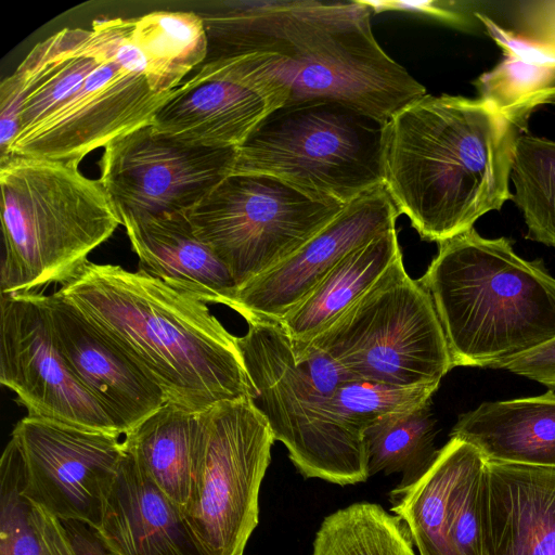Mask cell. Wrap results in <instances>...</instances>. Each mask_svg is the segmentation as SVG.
Segmentation results:
<instances>
[{
    "label": "cell",
    "mask_w": 555,
    "mask_h": 555,
    "mask_svg": "<svg viewBox=\"0 0 555 555\" xmlns=\"http://www.w3.org/2000/svg\"><path fill=\"white\" fill-rule=\"evenodd\" d=\"M363 0L221 2L203 17L215 55L236 54L289 91L285 104L337 101L388 121L426 95L374 37Z\"/></svg>",
    "instance_id": "1"
},
{
    "label": "cell",
    "mask_w": 555,
    "mask_h": 555,
    "mask_svg": "<svg viewBox=\"0 0 555 555\" xmlns=\"http://www.w3.org/2000/svg\"><path fill=\"white\" fill-rule=\"evenodd\" d=\"M55 293L137 363L167 403L201 412L254 397L237 337L195 295L139 269L89 260Z\"/></svg>",
    "instance_id": "2"
},
{
    "label": "cell",
    "mask_w": 555,
    "mask_h": 555,
    "mask_svg": "<svg viewBox=\"0 0 555 555\" xmlns=\"http://www.w3.org/2000/svg\"><path fill=\"white\" fill-rule=\"evenodd\" d=\"M518 129L481 99L426 94L388 121L385 186L423 240L463 233L511 199Z\"/></svg>",
    "instance_id": "3"
},
{
    "label": "cell",
    "mask_w": 555,
    "mask_h": 555,
    "mask_svg": "<svg viewBox=\"0 0 555 555\" xmlns=\"http://www.w3.org/2000/svg\"><path fill=\"white\" fill-rule=\"evenodd\" d=\"M429 294L453 369H502L555 339V278L513 241L474 228L438 243L418 280Z\"/></svg>",
    "instance_id": "4"
},
{
    "label": "cell",
    "mask_w": 555,
    "mask_h": 555,
    "mask_svg": "<svg viewBox=\"0 0 555 555\" xmlns=\"http://www.w3.org/2000/svg\"><path fill=\"white\" fill-rule=\"evenodd\" d=\"M79 164L24 156L0 160V294L66 284L121 224L100 180L82 175Z\"/></svg>",
    "instance_id": "5"
},
{
    "label": "cell",
    "mask_w": 555,
    "mask_h": 555,
    "mask_svg": "<svg viewBox=\"0 0 555 555\" xmlns=\"http://www.w3.org/2000/svg\"><path fill=\"white\" fill-rule=\"evenodd\" d=\"M386 127L337 101L284 104L237 149L233 173L271 176L347 205L385 185Z\"/></svg>",
    "instance_id": "6"
},
{
    "label": "cell",
    "mask_w": 555,
    "mask_h": 555,
    "mask_svg": "<svg viewBox=\"0 0 555 555\" xmlns=\"http://www.w3.org/2000/svg\"><path fill=\"white\" fill-rule=\"evenodd\" d=\"M308 345L327 353L354 380L440 385L453 369L433 300L406 273L402 257Z\"/></svg>",
    "instance_id": "7"
},
{
    "label": "cell",
    "mask_w": 555,
    "mask_h": 555,
    "mask_svg": "<svg viewBox=\"0 0 555 555\" xmlns=\"http://www.w3.org/2000/svg\"><path fill=\"white\" fill-rule=\"evenodd\" d=\"M237 345L254 387L253 401L300 475L338 486L366 481L363 437L332 411L298 367L280 325L248 321Z\"/></svg>",
    "instance_id": "8"
},
{
    "label": "cell",
    "mask_w": 555,
    "mask_h": 555,
    "mask_svg": "<svg viewBox=\"0 0 555 555\" xmlns=\"http://www.w3.org/2000/svg\"><path fill=\"white\" fill-rule=\"evenodd\" d=\"M345 206L271 176L232 173L186 216L240 288L293 255Z\"/></svg>",
    "instance_id": "9"
},
{
    "label": "cell",
    "mask_w": 555,
    "mask_h": 555,
    "mask_svg": "<svg viewBox=\"0 0 555 555\" xmlns=\"http://www.w3.org/2000/svg\"><path fill=\"white\" fill-rule=\"evenodd\" d=\"M199 416L197 476L184 515L207 555H244L274 436L253 398L219 402Z\"/></svg>",
    "instance_id": "10"
},
{
    "label": "cell",
    "mask_w": 555,
    "mask_h": 555,
    "mask_svg": "<svg viewBox=\"0 0 555 555\" xmlns=\"http://www.w3.org/2000/svg\"><path fill=\"white\" fill-rule=\"evenodd\" d=\"M236 154L182 142L150 124L104 147L99 180L119 216L188 214L233 173Z\"/></svg>",
    "instance_id": "11"
},
{
    "label": "cell",
    "mask_w": 555,
    "mask_h": 555,
    "mask_svg": "<svg viewBox=\"0 0 555 555\" xmlns=\"http://www.w3.org/2000/svg\"><path fill=\"white\" fill-rule=\"evenodd\" d=\"M11 437L24 462L25 496L62 521L95 529L124 455V436L27 415Z\"/></svg>",
    "instance_id": "12"
},
{
    "label": "cell",
    "mask_w": 555,
    "mask_h": 555,
    "mask_svg": "<svg viewBox=\"0 0 555 555\" xmlns=\"http://www.w3.org/2000/svg\"><path fill=\"white\" fill-rule=\"evenodd\" d=\"M0 383L29 416L120 435L59 350L42 293L0 294Z\"/></svg>",
    "instance_id": "13"
},
{
    "label": "cell",
    "mask_w": 555,
    "mask_h": 555,
    "mask_svg": "<svg viewBox=\"0 0 555 555\" xmlns=\"http://www.w3.org/2000/svg\"><path fill=\"white\" fill-rule=\"evenodd\" d=\"M172 91L158 94L144 75L99 61L79 91L44 118L21 129L0 160L24 156L81 162L92 151L152 124Z\"/></svg>",
    "instance_id": "14"
},
{
    "label": "cell",
    "mask_w": 555,
    "mask_h": 555,
    "mask_svg": "<svg viewBox=\"0 0 555 555\" xmlns=\"http://www.w3.org/2000/svg\"><path fill=\"white\" fill-rule=\"evenodd\" d=\"M288 99L289 91L282 83L249 66L242 56L215 55L173 89L151 125L185 143L238 149Z\"/></svg>",
    "instance_id": "15"
},
{
    "label": "cell",
    "mask_w": 555,
    "mask_h": 555,
    "mask_svg": "<svg viewBox=\"0 0 555 555\" xmlns=\"http://www.w3.org/2000/svg\"><path fill=\"white\" fill-rule=\"evenodd\" d=\"M399 212L382 185L351 203L281 263L236 289L229 308L248 321L278 323L351 251L396 229Z\"/></svg>",
    "instance_id": "16"
},
{
    "label": "cell",
    "mask_w": 555,
    "mask_h": 555,
    "mask_svg": "<svg viewBox=\"0 0 555 555\" xmlns=\"http://www.w3.org/2000/svg\"><path fill=\"white\" fill-rule=\"evenodd\" d=\"M486 460L451 437L417 480L389 492L420 555H482L480 485Z\"/></svg>",
    "instance_id": "17"
},
{
    "label": "cell",
    "mask_w": 555,
    "mask_h": 555,
    "mask_svg": "<svg viewBox=\"0 0 555 555\" xmlns=\"http://www.w3.org/2000/svg\"><path fill=\"white\" fill-rule=\"evenodd\" d=\"M51 330L69 370L125 436L167 400L162 389L104 333L56 293L42 294Z\"/></svg>",
    "instance_id": "18"
},
{
    "label": "cell",
    "mask_w": 555,
    "mask_h": 555,
    "mask_svg": "<svg viewBox=\"0 0 555 555\" xmlns=\"http://www.w3.org/2000/svg\"><path fill=\"white\" fill-rule=\"evenodd\" d=\"M482 555H555V467L487 462Z\"/></svg>",
    "instance_id": "19"
},
{
    "label": "cell",
    "mask_w": 555,
    "mask_h": 555,
    "mask_svg": "<svg viewBox=\"0 0 555 555\" xmlns=\"http://www.w3.org/2000/svg\"><path fill=\"white\" fill-rule=\"evenodd\" d=\"M93 530L111 555H207L183 509L160 490L125 444Z\"/></svg>",
    "instance_id": "20"
},
{
    "label": "cell",
    "mask_w": 555,
    "mask_h": 555,
    "mask_svg": "<svg viewBox=\"0 0 555 555\" xmlns=\"http://www.w3.org/2000/svg\"><path fill=\"white\" fill-rule=\"evenodd\" d=\"M139 270L206 304L230 307L237 286L216 254L194 233L186 214L160 217L120 215Z\"/></svg>",
    "instance_id": "21"
},
{
    "label": "cell",
    "mask_w": 555,
    "mask_h": 555,
    "mask_svg": "<svg viewBox=\"0 0 555 555\" xmlns=\"http://www.w3.org/2000/svg\"><path fill=\"white\" fill-rule=\"evenodd\" d=\"M450 437L470 443L487 462L555 467V390L483 402L459 416Z\"/></svg>",
    "instance_id": "22"
},
{
    "label": "cell",
    "mask_w": 555,
    "mask_h": 555,
    "mask_svg": "<svg viewBox=\"0 0 555 555\" xmlns=\"http://www.w3.org/2000/svg\"><path fill=\"white\" fill-rule=\"evenodd\" d=\"M402 257L397 230H389L347 255L278 324L292 349L308 345L361 298Z\"/></svg>",
    "instance_id": "23"
},
{
    "label": "cell",
    "mask_w": 555,
    "mask_h": 555,
    "mask_svg": "<svg viewBox=\"0 0 555 555\" xmlns=\"http://www.w3.org/2000/svg\"><path fill=\"white\" fill-rule=\"evenodd\" d=\"M122 439L126 449L184 513L197 476L202 440L199 412L166 403Z\"/></svg>",
    "instance_id": "24"
},
{
    "label": "cell",
    "mask_w": 555,
    "mask_h": 555,
    "mask_svg": "<svg viewBox=\"0 0 555 555\" xmlns=\"http://www.w3.org/2000/svg\"><path fill=\"white\" fill-rule=\"evenodd\" d=\"M503 59L473 81L479 99L524 132L542 93L555 87V57L481 12H474Z\"/></svg>",
    "instance_id": "25"
},
{
    "label": "cell",
    "mask_w": 555,
    "mask_h": 555,
    "mask_svg": "<svg viewBox=\"0 0 555 555\" xmlns=\"http://www.w3.org/2000/svg\"><path fill=\"white\" fill-rule=\"evenodd\" d=\"M130 36L143 54L151 89L167 93L209 52L203 17L194 12L154 11L130 18Z\"/></svg>",
    "instance_id": "26"
},
{
    "label": "cell",
    "mask_w": 555,
    "mask_h": 555,
    "mask_svg": "<svg viewBox=\"0 0 555 555\" xmlns=\"http://www.w3.org/2000/svg\"><path fill=\"white\" fill-rule=\"evenodd\" d=\"M98 63L74 51L70 28L37 43L12 74L22 87L21 129L44 118L77 93Z\"/></svg>",
    "instance_id": "27"
},
{
    "label": "cell",
    "mask_w": 555,
    "mask_h": 555,
    "mask_svg": "<svg viewBox=\"0 0 555 555\" xmlns=\"http://www.w3.org/2000/svg\"><path fill=\"white\" fill-rule=\"evenodd\" d=\"M435 437L431 400L377 420L363 430L369 476L400 473L401 487L417 480L438 456Z\"/></svg>",
    "instance_id": "28"
},
{
    "label": "cell",
    "mask_w": 555,
    "mask_h": 555,
    "mask_svg": "<svg viewBox=\"0 0 555 555\" xmlns=\"http://www.w3.org/2000/svg\"><path fill=\"white\" fill-rule=\"evenodd\" d=\"M405 522L382 505L358 502L326 516L311 555H416Z\"/></svg>",
    "instance_id": "29"
},
{
    "label": "cell",
    "mask_w": 555,
    "mask_h": 555,
    "mask_svg": "<svg viewBox=\"0 0 555 555\" xmlns=\"http://www.w3.org/2000/svg\"><path fill=\"white\" fill-rule=\"evenodd\" d=\"M511 182V201L525 220L526 238L555 248V141L519 133Z\"/></svg>",
    "instance_id": "30"
},
{
    "label": "cell",
    "mask_w": 555,
    "mask_h": 555,
    "mask_svg": "<svg viewBox=\"0 0 555 555\" xmlns=\"http://www.w3.org/2000/svg\"><path fill=\"white\" fill-rule=\"evenodd\" d=\"M438 387V384L398 386L356 379L335 391L330 406L347 427L363 437V430L377 420L431 400Z\"/></svg>",
    "instance_id": "31"
},
{
    "label": "cell",
    "mask_w": 555,
    "mask_h": 555,
    "mask_svg": "<svg viewBox=\"0 0 555 555\" xmlns=\"http://www.w3.org/2000/svg\"><path fill=\"white\" fill-rule=\"evenodd\" d=\"M0 555H42L33 504L25 496L23 457L12 437L0 460Z\"/></svg>",
    "instance_id": "32"
},
{
    "label": "cell",
    "mask_w": 555,
    "mask_h": 555,
    "mask_svg": "<svg viewBox=\"0 0 555 555\" xmlns=\"http://www.w3.org/2000/svg\"><path fill=\"white\" fill-rule=\"evenodd\" d=\"M513 5L514 27L509 30L555 57V0L520 1Z\"/></svg>",
    "instance_id": "33"
},
{
    "label": "cell",
    "mask_w": 555,
    "mask_h": 555,
    "mask_svg": "<svg viewBox=\"0 0 555 555\" xmlns=\"http://www.w3.org/2000/svg\"><path fill=\"white\" fill-rule=\"evenodd\" d=\"M292 350L298 367L328 401L341 385L354 380L327 353L311 345Z\"/></svg>",
    "instance_id": "34"
},
{
    "label": "cell",
    "mask_w": 555,
    "mask_h": 555,
    "mask_svg": "<svg viewBox=\"0 0 555 555\" xmlns=\"http://www.w3.org/2000/svg\"><path fill=\"white\" fill-rule=\"evenodd\" d=\"M373 13L383 11H401L425 15L455 27H467L469 22L460 2L450 1H364Z\"/></svg>",
    "instance_id": "35"
},
{
    "label": "cell",
    "mask_w": 555,
    "mask_h": 555,
    "mask_svg": "<svg viewBox=\"0 0 555 555\" xmlns=\"http://www.w3.org/2000/svg\"><path fill=\"white\" fill-rule=\"evenodd\" d=\"M502 369L555 390V339L513 359Z\"/></svg>",
    "instance_id": "36"
},
{
    "label": "cell",
    "mask_w": 555,
    "mask_h": 555,
    "mask_svg": "<svg viewBox=\"0 0 555 555\" xmlns=\"http://www.w3.org/2000/svg\"><path fill=\"white\" fill-rule=\"evenodd\" d=\"M22 107V87L11 74L0 83V158L5 156L21 130Z\"/></svg>",
    "instance_id": "37"
},
{
    "label": "cell",
    "mask_w": 555,
    "mask_h": 555,
    "mask_svg": "<svg viewBox=\"0 0 555 555\" xmlns=\"http://www.w3.org/2000/svg\"><path fill=\"white\" fill-rule=\"evenodd\" d=\"M35 527L42 546V555H76L65 529L55 516L31 502Z\"/></svg>",
    "instance_id": "38"
},
{
    "label": "cell",
    "mask_w": 555,
    "mask_h": 555,
    "mask_svg": "<svg viewBox=\"0 0 555 555\" xmlns=\"http://www.w3.org/2000/svg\"><path fill=\"white\" fill-rule=\"evenodd\" d=\"M60 521L76 555H111L89 526L73 520Z\"/></svg>",
    "instance_id": "39"
},
{
    "label": "cell",
    "mask_w": 555,
    "mask_h": 555,
    "mask_svg": "<svg viewBox=\"0 0 555 555\" xmlns=\"http://www.w3.org/2000/svg\"><path fill=\"white\" fill-rule=\"evenodd\" d=\"M544 104L555 105V87L544 91L542 93V95L540 96L538 106L544 105Z\"/></svg>",
    "instance_id": "40"
}]
</instances>
